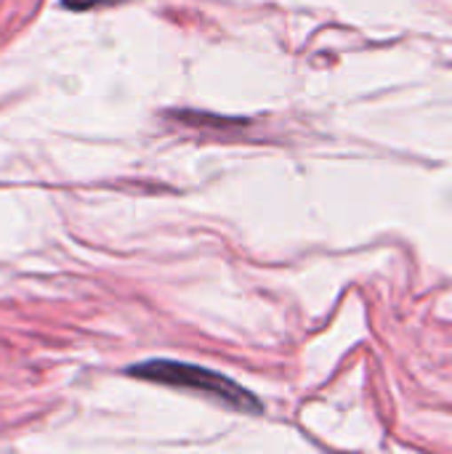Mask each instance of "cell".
Segmentation results:
<instances>
[{
  "mask_svg": "<svg viewBox=\"0 0 452 454\" xmlns=\"http://www.w3.org/2000/svg\"><path fill=\"white\" fill-rule=\"evenodd\" d=\"M128 375L139 378V380L192 388V391H197L202 396H210V399L237 410V412H248V415H258L261 412V402L256 396H250L242 386H237L226 375L210 372L205 367H194V364H184V362H170V359H152V362H141V364L128 367Z\"/></svg>",
  "mask_w": 452,
  "mask_h": 454,
  "instance_id": "obj_1",
  "label": "cell"
},
{
  "mask_svg": "<svg viewBox=\"0 0 452 454\" xmlns=\"http://www.w3.org/2000/svg\"><path fill=\"white\" fill-rule=\"evenodd\" d=\"M123 0H61V8L67 11H93V8H104V5H115Z\"/></svg>",
  "mask_w": 452,
  "mask_h": 454,
  "instance_id": "obj_2",
  "label": "cell"
}]
</instances>
